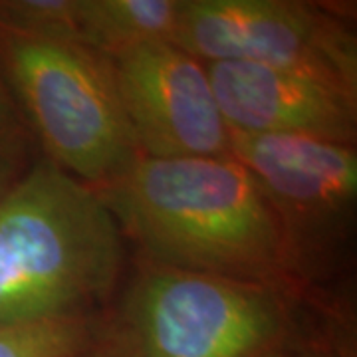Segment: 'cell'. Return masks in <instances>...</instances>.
Instances as JSON below:
<instances>
[{
  "instance_id": "7a4b0ae2",
  "label": "cell",
  "mask_w": 357,
  "mask_h": 357,
  "mask_svg": "<svg viewBox=\"0 0 357 357\" xmlns=\"http://www.w3.org/2000/svg\"><path fill=\"white\" fill-rule=\"evenodd\" d=\"M121 266L123 236L100 195L48 159L0 197V330L89 318Z\"/></svg>"
},
{
  "instance_id": "ba28073f",
  "label": "cell",
  "mask_w": 357,
  "mask_h": 357,
  "mask_svg": "<svg viewBox=\"0 0 357 357\" xmlns=\"http://www.w3.org/2000/svg\"><path fill=\"white\" fill-rule=\"evenodd\" d=\"M206 68L230 131L356 145L357 89L268 66L218 62Z\"/></svg>"
},
{
  "instance_id": "8992f818",
  "label": "cell",
  "mask_w": 357,
  "mask_h": 357,
  "mask_svg": "<svg viewBox=\"0 0 357 357\" xmlns=\"http://www.w3.org/2000/svg\"><path fill=\"white\" fill-rule=\"evenodd\" d=\"M232 133L230 157L260 183L280 218L292 282L345 232L357 199L356 145Z\"/></svg>"
},
{
  "instance_id": "5b68a950",
  "label": "cell",
  "mask_w": 357,
  "mask_h": 357,
  "mask_svg": "<svg viewBox=\"0 0 357 357\" xmlns=\"http://www.w3.org/2000/svg\"><path fill=\"white\" fill-rule=\"evenodd\" d=\"M175 44L204 64L268 66L357 89L356 34L318 2L183 0Z\"/></svg>"
},
{
  "instance_id": "8fae6325",
  "label": "cell",
  "mask_w": 357,
  "mask_h": 357,
  "mask_svg": "<svg viewBox=\"0 0 357 357\" xmlns=\"http://www.w3.org/2000/svg\"><path fill=\"white\" fill-rule=\"evenodd\" d=\"M79 0H0V28L42 36L77 40Z\"/></svg>"
},
{
  "instance_id": "9c48e42d",
  "label": "cell",
  "mask_w": 357,
  "mask_h": 357,
  "mask_svg": "<svg viewBox=\"0 0 357 357\" xmlns=\"http://www.w3.org/2000/svg\"><path fill=\"white\" fill-rule=\"evenodd\" d=\"M183 0H79L77 38L115 60L128 52L175 44Z\"/></svg>"
},
{
  "instance_id": "5bb4252c",
  "label": "cell",
  "mask_w": 357,
  "mask_h": 357,
  "mask_svg": "<svg viewBox=\"0 0 357 357\" xmlns=\"http://www.w3.org/2000/svg\"><path fill=\"white\" fill-rule=\"evenodd\" d=\"M274 357H337L330 349H321V347H314V345H288L286 349L278 351Z\"/></svg>"
},
{
  "instance_id": "4fadbf2b",
  "label": "cell",
  "mask_w": 357,
  "mask_h": 357,
  "mask_svg": "<svg viewBox=\"0 0 357 357\" xmlns=\"http://www.w3.org/2000/svg\"><path fill=\"white\" fill-rule=\"evenodd\" d=\"M16 139L0 143V197L18 178L16 175Z\"/></svg>"
},
{
  "instance_id": "277c9868",
  "label": "cell",
  "mask_w": 357,
  "mask_h": 357,
  "mask_svg": "<svg viewBox=\"0 0 357 357\" xmlns=\"http://www.w3.org/2000/svg\"><path fill=\"white\" fill-rule=\"evenodd\" d=\"M0 74L44 159L98 189L141 157L117 93L112 60L77 40L0 28Z\"/></svg>"
},
{
  "instance_id": "7c38bea8",
  "label": "cell",
  "mask_w": 357,
  "mask_h": 357,
  "mask_svg": "<svg viewBox=\"0 0 357 357\" xmlns=\"http://www.w3.org/2000/svg\"><path fill=\"white\" fill-rule=\"evenodd\" d=\"M18 139V114L0 74V143Z\"/></svg>"
},
{
  "instance_id": "6da1fadb",
  "label": "cell",
  "mask_w": 357,
  "mask_h": 357,
  "mask_svg": "<svg viewBox=\"0 0 357 357\" xmlns=\"http://www.w3.org/2000/svg\"><path fill=\"white\" fill-rule=\"evenodd\" d=\"M96 192L145 262L292 288L280 218L232 157L141 155Z\"/></svg>"
},
{
  "instance_id": "30bf717a",
  "label": "cell",
  "mask_w": 357,
  "mask_h": 357,
  "mask_svg": "<svg viewBox=\"0 0 357 357\" xmlns=\"http://www.w3.org/2000/svg\"><path fill=\"white\" fill-rule=\"evenodd\" d=\"M91 318L0 330V357H82L93 332Z\"/></svg>"
},
{
  "instance_id": "52a82bcc",
  "label": "cell",
  "mask_w": 357,
  "mask_h": 357,
  "mask_svg": "<svg viewBox=\"0 0 357 357\" xmlns=\"http://www.w3.org/2000/svg\"><path fill=\"white\" fill-rule=\"evenodd\" d=\"M117 93L143 157H230L232 133L208 68L177 44H153L112 60Z\"/></svg>"
},
{
  "instance_id": "3957f363",
  "label": "cell",
  "mask_w": 357,
  "mask_h": 357,
  "mask_svg": "<svg viewBox=\"0 0 357 357\" xmlns=\"http://www.w3.org/2000/svg\"><path fill=\"white\" fill-rule=\"evenodd\" d=\"M294 330L288 286L143 262L82 357H274Z\"/></svg>"
}]
</instances>
